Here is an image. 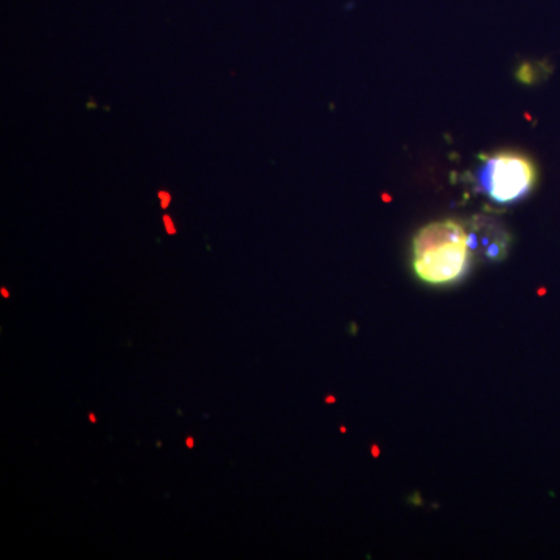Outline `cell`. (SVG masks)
I'll return each mask as SVG.
<instances>
[{
  "label": "cell",
  "instance_id": "6",
  "mask_svg": "<svg viewBox=\"0 0 560 560\" xmlns=\"http://www.w3.org/2000/svg\"><path fill=\"white\" fill-rule=\"evenodd\" d=\"M159 198H161V204H162V208H167V205L170 204V194L168 193H165V192H161L159 193Z\"/></svg>",
  "mask_w": 560,
  "mask_h": 560
},
{
  "label": "cell",
  "instance_id": "5",
  "mask_svg": "<svg viewBox=\"0 0 560 560\" xmlns=\"http://www.w3.org/2000/svg\"><path fill=\"white\" fill-rule=\"evenodd\" d=\"M164 223H165V227H167V232H168V234H172V235L176 234V229H175V226H173L172 218L165 215V216H164Z\"/></svg>",
  "mask_w": 560,
  "mask_h": 560
},
{
  "label": "cell",
  "instance_id": "2",
  "mask_svg": "<svg viewBox=\"0 0 560 560\" xmlns=\"http://www.w3.org/2000/svg\"><path fill=\"white\" fill-rule=\"evenodd\" d=\"M475 179L480 192L492 203L508 205L522 201L533 192L537 168L522 153L500 151L481 157Z\"/></svg>",
  "mask_w": 560,
  "mask_h": 560
},
{
  "label": "cell",
  "instance_id": "3",
  "mask_svg": "<svg viewBox=\"0 0 560 560\" xmlns=\"http://www.w3.org/2000/svg\"><path fill=\"white\" fill-rule=\"evenodd\" d=\"M464 224L473 257L486 263H498L508 257L512 240L508 229L498 220L489 215H475Z\"/></svg>",
  "mask_w": 560,
  "mask_h": 560
},
{
  "label": "cell",
  "instance_id": "8",
  "mask_svg": "<svg viewBox=\"0 0 560 560\" xmlns=\"http://www.w3.org/2000/svg\"><path fill=\"white\" fill-rule=\"evenodd\" d=\"M2 296H3V298H8V296H10V293H8L7 290H5V288H2Z\"/></svg>",
  "mask_w": 560,
  "mask_h": 560
},
{
  "label": "cell",
  "instance_id": "1",
  "mask_svg": "<svg viewBox=\"0 0 560 560\" xmlns=\"http://www.w3.org/2000/svg\"><path fill=\"white\" fill-rule=\"evenodd\" d=\"M412 269L418 280L433 287L455 285L469 274L471 258L465 224L433 221L412 238Z\"/></svg>",
  "mask_w": 560,
  "mask_h": 560
},
{
  "label": "cell",
  "instance_id": "4",
  "mask_svg": "<svg viewBox=\"0 0 560 560\" xmlns=\"http://www.w3.org/2000/svg\"><path fill=\"white\" fill-rule=\"evenodd\" d=\"M515 78L518 82H522V85L526 86L534 85L539 78L537 67H535L533 63H522L515 70Z\"/></svg>",
  "mask_w": 560,
  "mask_h": 560
},
{
  "label": "cell",
  "instance_id": "7",
  "mask_svg": "<svg viewBox=\"0 0 560 560\" xmlns=\"http://www.w3.org/2000/svg\"><path fill=\"white\" fill-rule=\"evenodd\" d=\"M186 444H187V447H188V448H192V447L194 445V440H193V438H187Z\"/></svg>",
  "mask_w": 560,
  "mask_h": 560
},
{
  "label": "cell",
  "instance_id": "9",
  "mask_svg": "<svg viewBox=\"0 0 560 560\" xmlns=\"http://www.w3.org/2000/svg\"><path fill=\"white\" fill-rule=\"evenodd\" d=\"M89 418H91V422H96V421H97L96 416H93V414H91V416H89Z\"/></svg>",
  "mask_w": 560,
  "mask_h": 560
}]
</instances>
